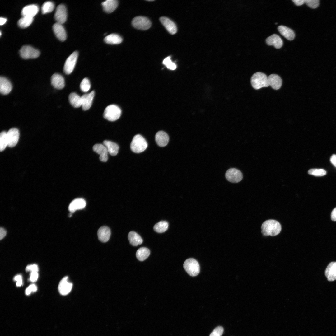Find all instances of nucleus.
Here are the masks:
<instances>
[{"label":"nucleus","mask_w":336,"mask_h":336,"mask_svg":"<svg viewBox=\"0 0 336 336\" xmlns=\"http://www.w3.org/2000/svg\"><path fill=\"white\" fill-rule=\"evenodd\" d=\"M261 232L264 236H274L279 234L281 230L280 223L277 221L269 219L264 221L261 227Z\"/></svg>","instance_id":"f257e3e1"},{"label":"nucleus","mask_w":336,"mask_h":336,"mask_svg":"<svg viewBox=\"0 0 336 336\" xmlns=\"http://www.w3.org/2000/svg\"><path fill=\"white\" fill-rule=\"evenodd\" d=\"M251 83L253 88L256 90L269 86L268 77L265 74L260 72H257L252 75Z\"/></svg>","instance_id":"f03ea898"},{"label":"nucleus","mask_w":336,"mask_h":336,"mask_svg":"<svg viewBox=\"0 0 336 336\" xmlns=\"http://www.w3.org/2000/svg\"><path fill=\"white\" fill-rule=\"evenodd\" d=\"M147 147V142L141 135L137 134L133 138L130 144L131 150L136 153H140L146 150Z\"/></svg>","instance_id":"7ed1b4c3"},{"label":"nucleus","mask_w":336,"mask_h":336,"mask_svg":"<svg viewBox=\"0 0 336 336\" xmlns=\"http://www.w3.org/2000/svg\"><path fill=\"white\" fill-rule=\"evenodd\" d=\"M121 113L120 108L118 106L111 105L107 106L103 113L104 118L111 121H114L119 118Z\"/></svg>","instance_id":"20e7f679"},{"label":"nucleus","mask_w":336,"mask_h":336,"mask_svg":"<svg viewBox=\"0 0 336 336\" xmlns=\"http://www.w3.org/2000/svg\"><path fill=\"white\" fill-rule=\"evenodd\" d=\"M183 267L187 273L190 276H195L200 271L199 265L198 262L193 258L187 259L184 262Z\"/></svg>","instance_id":"39448f33"},{"label":"nucleus","mask_w":336,"mask_h":336,"mask_svg":"<svg viewBox=\"0 0 336 336\" xmlns=\"http://www.w3.org/2000/svg\"><path fill=\"white\" fill-rule=\"evenodd\" d=\"M132 24L135 28L142 30L149 29L151 26V23L147 18L143 16H137L132 20Z\"/></svg>","instance_id":"423d86ee"},{"label":"nucleus","mask_w":336,"mask_h":336,"mask_svg":"<svg viewBox=\"0 0 336 336\" xmlns=\"http://www.w3.org/2000/svg\"><path fill=\"white\" fill-rule=\"evenodd\" d=\"M19 53L21 57L25 59L35 58L40 54V51L29 45H24L21 49Z\"/></svg>","instance_id":"0eeeda50"},{"label":"nucleus","mask_w":336,"mask_h":336,"mask_svg":"<svg viewBox=\"0 0 336 336\" xmlns=\"http://www.w3.org/2000/svg\"><path fill=\"white\" fill-rule=\"evenodd\" d=\"M78 53L74 51L66 59L63 67V71L67 74H69L73 71L75 67L77 58Z\"/></svg>","instance_id":"6e6552de"},{"label":"nucleus","mask_w":336,"mask_h":336,"mask_svg":"<svg viewBox=\"0 0 336 336\" xmlns=\"http://www.w3.org/2000/svg\"><path fill=\"white\" fill-rule=\"evenodd\" d=\"M225 176L228 181L233 183L239 182L243 178L241 172L239 170L235 168L228 169L226 171Z\"/></svg>","instance_id":"1a4fd4ad"},{"label":"nucleus","mask_w":336,"mask_h":336,"mask_svg":"<svg viewBox=\"0 0 336 336\" xmlns=\"http://www.w3.org/2000/svg\"><path fill=\"white\" fill-rule=\"evenodd\" d=\"M67 17V10L65 6L63 4L58 5L56 8L54 15L57 22L62 24L66 21Z\"/></svg>","instance_id":"9d476101"},{"label":"nucleus","mask_w":336,"mask_h":336,"mask_svg":"<svg viewBox=\"0 0 336 336\" xmlns=\"http://www.w3.org/2000/svg\"><path fill=\"white\" fill-rule=\"evenodd\" d=\"M19 137L18 130L16 128H12L7 132L8 146L13 147L18 142Z\"/></svg>","instance_id":"9b49d317"},{"label":"nucleus","mask_w":336,"mask_h":336,"mask_svg":"<svg viewBox=\"0 0 336 336\" xmlns=\"http://www.w3.org/2000/svg\"><path fill=\"white\" fill-rule=\"evenodd\" d=\"M72 284L68 281V277L63 278L60 282L58 286V290L59 293L63 295L68 294L72 290Z\"/></svg>","instance_id":"f8f14e48"},{"label":"nucleus","mask_w":336,"mask_h":336,"mask_svg":"<svg viewBox=\"0 0 336 336\" xmlns=\"http://www.w3.org/2000/svg\"><path fill=\"white\" fill-rule=\"evenodd\" d=\"M93 151L100 155L99 159L102 161L105 162L108 159V153L106 147L103 144H96L93 147Z\"/></svg>","instance_id":"ddd939ff"},{"label":"nucleus","mask_w":336,"mask_h":336,"mask_svg":"<svg viewBox=\"0 0 336 336\" xmlns=\"http://www.w3.org/2000/svg\"><path fill=\"white\" fill-rule=\"evenodd\" d=\"M160 20L166 30L170 34L173 35L176 33L177 28L175 23L169 18L165 16L160 18Z\"/></svg>","instance_id":"4468645a"},{"label":"nucleus","mask_w":336,"mask_h":336,"mask_svg":"<svg viewBox=\"0 0 336 336\" xmlns=\"http://www.w3.org/2000/svg\"><path fill=\"white\" fill-rule=\"evenodd\" d=\"M86 204L85 200L82 198H77L74 199L69 204L68 210L72 213L77 210L84 208Z\"/></svg>","instance_id":"2eb2a0df"},{"label":"nucleus","mask_w":336,"mask_h":336,"mask_svg":"<svg viewBox=\"0 0 336 336\" xmlns=\"http://www.w3.org/2000/svg\"><path fill=\"white\" fill-rule=\"evenodd\" d=\"M62 25L56 22L53 25V29L56 37L60 41H63L67 38V34Z\"/></svg>","instance_id":"dca6fc26"},{"label":"nucleus","mask_w":336,"mask_h":336,"mask_svg":"<svg viewBox=\"0 0 336 336\" xmlns=\"http://www.w3.org/2000/svg\"><path fill=\"white\" fill-rule=\"evenodd\" d=\"M95 95L94 91L90 93L83 95L81 97L82 107L84 110H88L91 106Z\"/></svg>","instance_id":"f3484780"},{"label":"nucleus","mask_w":336,"mask_h":336,"mask_svg":"<svg viewBox=\"0 0 336 336\" xmlns=\"http://www.w3.org/2000/svg\"><path fill=\"white\" fill-rule=\"evenodd\" d=\"M51 82L52 85L57 89H61L65 86L64 78L61 75L58 73H54L52 76Z\"/></svg>","instance_id":"a211bd4d"},{"label":"nucleus","mask_w":336,"mask_h":336,"mask_svg":"<svg viewBox=\"0 0 336 336\" xmlns=\"http://www.w3.org/2000/svg\"><path fill=\"white\" fill-rule=\"evenodd\" d=\"M269 86L274 90H278L281 86L282 81L279 76L276 74H271L268 77Z\"/></svg>","instance_id":"6ab92c4d"},{"label":"nucleus","mask_w":336,"mask_h":336,"mask_svg":"<svg viewBox=\"0 0 336 336\" xmlns=\"http://www.w3.org/2000/svg\"><path fill=\"white\" fill-rule=\"evenodd\" d=\"M39 8L35 4L27 5L22 9L21 15L22 16H28L33 17L38 12Z\"/></svg>","instance_id":"aec40b11"},{"label":"nucleus","mask_w":336,"mask_h":336,"mask_svg":"<svg viewBox=\"0 0 336 336\" xmlns=\"http://www.w3.org/2000/svg\"><path fill=\"white\" fill-rule=\"evenodd\" d=\"M325 274L328 281H332L336 279V262H332L329 264Z\"/></svg>","instance_id":"412c9836"},{"label":"nucleus","mask_w":336,"mask_h":336,"mask_svg":"<svg viewBox=\"0 0 336 336\" xmlns=\"http://www.w3.org/2000/svg\"><path fill=\"white\" fill-rule=\"evenodd\" d=\"M12 89V85L9 81L5 77H0V92L2 94H8Z\"/></svg>","instance_id":"4be33fe9"},{"label":"nucleus","mask_w":336,"mask_h":336,"mask_svg":"<svg viewBox=\"0 0 336 336\" xmlns=\"http://www.w3.org/2000/svg\"><path fill=\"white\" fill-rule=\"evenodd\" d=\"M267 44L269 45H273L276 48H280L282 46L283 41L280 37L276 34H273L268 37L266 39Z\"/></svg>","instance_id":"5701e85b"},{"label":"nucleus","mask_w":336,"mask_h":336,"mask_svg":"<svg viewBox=\"0 0 336 336\" xmlns=\"http://www.w3.org/2000/svg\"><path fill=\"white\" fill-rule=\"evenodd\" d=\"M155 138L157 145L161 147L166 146L169 141L168 135L165 132L162 131H158L156 133Z\"/></svg>","instance_id":"b1692460"},{"label":"nucleus","mask_w":336,"mask_h":336,"mask_svg":"<svg viewBox=\"0 0 336 336\" xmlns=\"http://www.w3.org/2000/svg\"><path fill=\"white\" fill-rule=\"evenodd\" d=\"M111 235L110 229L106 226L101 227L98 230L97 235L99 240L103 242H106L109 240Z\"/></svg>","instance_id":"393cba45"},{"label":"nucleus","mask_w":336,"mask_h":336,"mask_svg":"<svg viewBox=\"0 0 336 336\" xmlns=\"http://www.w3.org/2000/svg\"><path fill=\"white\" fill-rule=\"evenodd\" d=\"M118 2L116 0H107L102 3L104 10L106 13H110L117 7Z\"/></svg>","instance_id":"a878e982"},{"label":"nucleus","mask_w":336,"mask_h":336,"mask_svg":"<svg viewBox=\"0 0 336 336\" xmlns=\"http://www.w3.org/2000/svg\"><path fill=\"white\" fill-rule=\"evenodd\" d=\"M280 33L289 40L294 39L295 36L294 31L291 29L283 26H280L278 27Z\"/></svg>","instance_id":"bb28decb"},{"label":"nucleus","mask_w":336,"mask_h":336,"mask_svg":"<svg viewBox=\"0 0 336 336\" xmlns=\"http://www.w3.org/2000/svg\"><path fill=\"white\" fill-rule=\"evenodd\" d=\"M104 144L107 148L108 153L112 156H115L118 153L119 146L116 143L110 141L105 140Z\"/></svg>","instance_id":"cd10ccee"},{"label":"nucleus","mask_w":336,"mask_h":336,"mask_svg":"<svg viewBox=\"0 0 336 336\" xmlns=\"http://www.w3.org/2000/svg\"><path fill=\"white\" fill-rule=\"evenodd\" d=\"M128 239L130 243L133 246H137L141 245L143 240L140 236L135 232L131 231L128 235Z\"/></svg>","instance_id":"c85d7f7f"},{"label":"nucleus","mask_w":336,"mask_h":336,"mask_svg":"<svg viewBox=\"0 0 336 336\" xmlns=\"http://www.w3.org/2000/svg\"><path fill=\"white\" fill-rule=\"evenodd\" d=\"M104 40L105 43L108 44H117L121 43L123 39L119 35L112 34L105 37Z\"/></svg>","instance_id":"c756f323"},{"label":"nucleus","mask_w":336,"mask_h":336,"mask_svg":"<svg viewBox=\"0 0 336 336\" xmlns=\"http://www.w3.org/2000/svg\"><path fill=\"white\" fill-rule=\"evenodd\" d=\"M150 254V250L147 248L142 247L139 248L136 252L137 259L140 261H143L147 259Z\"/></svg>","instance_id":"7c9ffc66"},{"label":"nucleus","mask_w":336,"mask_h":336,"mask_svg":"<svg viewBox=\"0 0 336 336\" xmlns=\"http://www.w3.org/2000/svg\"><path fill=\"white\" fill-rule=\"evenodd\" d=\"M69 100L71 105L75 108H79L82 106L81 97L75 93H72L69 95Z\"/></svg>","instance_id":"2f4dec72"},{"label":"nucleus","mask_w":336,"mask_h":336,"mask_svg":"<svg viewBox=\"0 0 336 336\" xmlns=\"http://www.w3.org/2000/svg\"><path fill=\"white\" fill-rule=\"evenodd\" d=\"M33 17L28 16H22L18 21V26L21 28H24L29 26L32 22Z\"/></svg>","instance_id":"473e14b6"},{"label":"nucleus","mask_w":336,"mask_h":336,"mask_svg":"<svg viewBox=\"0 0 336 336\" xmlns=\"http://www.w3.org/2000/svg\"><path fill=\"white\" fill-rule=\"evenodd\" d=\"M168 223L166 221H161L156 223L153 227L154 230L157 233L165 232L168 227Z\"/></svg>","instance_id":"72a5a7b5"},{"label":"nucleus","mask_w":336,"mask_h":336,"mask_svg":"<svg viewBox=\"0 0 336 336\" xmlns=\"http://www.w3.org/2000/svg\"><path fill=\"white\" fill-rule=\"evenodd\" d=\"M54 8V3L49 1L44 2L41 7V12L43 14H45L52 12Z\"/></svg>","instance_id":"f704fd0d"},{"label":"nucleus","mask_w":336,"mask_h":336,"mask_svg":"<svg viewBox=\"0 0 336 336\" xmlns=\"http://www.w3.org/2000/svg\"><path fill=\"white\" fill-rule=\"evenodd\" d=\"M8 146L7 138V132L5 131H2L0 134V150L3 151Z\"/></svg>","instance_id":"c9c22d12"},{"label":"nucleus","mask_w":336,"mask_h":336,"mask_svg":"<svg viewBox=\"0 0 336 336\" xmlns=\"http://www.w3.org/2000/svg\"><path fill=\"white\" fill-rule=\"evenodd\" d=\"M91 88V84L89 80L86 78H84L81 81L80 85V88L83 92H87L89 91Z\"/></svg>","instance_id":"e433bc0d"},{"label":"nucleus","mask_w":336,"mask_h":336,"mask_svg":"<svg viewBox=\"0 0 336 336\" xmlns=\"http://www.w3.org/2000/svg\"><path fill=\"white\" fill-rule=\"evenodd\" d=\"M170 58V56L166 57L163 60L162 63L166 65L168 68L174 70L176 68V65L175 63L172 61Z\"/></svg>","instance_id":"4c0bfd02"},{"label":"nucleus","mask_w":336,"mask_h":336,"mask_svg":"<svg viewBox=\"0 0 336 336\" xmlns=\"http://www.w3.org/2000/svg\"><path fill=\"white\" fill-rule=\"evenodd\" d=\"M308 173L310 175L315 176H321L325 175L326 171L323 169H310Z\"/></svg>","instance_id":"58836bf2"},{"label":"nucleus","mask_w":336,"mask_h":336,"mask_svg":"<svg viewBox=\"0 0 336 336\" xmlns=\"http://www.w3.org/2000/svg\"><path fill=\"white\" fill-rule=\"evenodd\" d=\"M305 3L310 7L315 9L318 7L319 1L318 0H305Z\"/></svg>","instance_id":"ea45409f"},{"label":"nucleus","mask_w":336,"mask_h":336,"mask_svg":"<svg viewBox=\"0 0 336 336\" xmlns=\"http://www.w3.org/2000/svg\"><path fill=\"white\" fill-rule=\"evenodd\" d=\"M37 287L34 284H31L26 289L25 293L26 295H29L31 292H36L37 290Z\"/></svg>","instance_id":"a19ab883"},{"label":"nucleus","mask_w":336,"mask_h":336,"mask_svg":"<svg viewBox=\"0 0 336 336\" xmlns=\"http://www.w3.org/2000/svg\"><path fill=\"white\" fill-rule=\"evenodd\" d=\"M26 270L27 271L37 272L38 271V266L35 264L28 265L26 266Z\"/></svg>","instance_id":"79ce46f5"},{"label":"nucleus","mask_w":336,"mask_h":336,"mask_svg":"<svg viewBox=\"0 0 336 336\" xmlns=\"http://www.w3.org/2000/svg\"><path fill=\"white\" fill-rule=\"evenodd\" d=\"M38 277V274L37 272H31L30 278V280L32 282H35L37 281Z\"/></svg>","instance_id":"37998d69"},{"label":"nucleus","mask_w":336,"mask_h":336,"mask_svg":"<svg viewBox=\"0 0 336 336\" xmlns=\"http://www.w3.org/2000/svg\"><path fill=\"white\" fill-rule=\"evenodd\" d=\"M224 329L223 327L221 326H218L215 328L213 332H215L220 336H221L223 333Z\"/></svg>","instance_id":"c03bdc74"},{"label":"nucleus","mask_w":336,"mask_h":336,"mask_svg":"<svg viewBox=\"0 0 336 336\" xmlns=\"http://www.w3.org/2000/svg\"><path fill=\"white\" fill-rule=\"evenodd\" d=\"M7 232L6 230L3 228H1L0 229V240L3 239L6 235Z\"/></svg>","instance_id":"a18cd8bd"},{"label":"nucleus","mask_w":336,"mask_h":336,"mask_svg":"<svg viewBox=\"0 0 336 336\" xmlns=\"http://www.w3.org/2000/svg\"><path fill=\"white\" fill-rule=\"evenodd\" d=\"M292 1L298 6L301 5L305 3V0H292Z\"/></svg>","instance_id":"49530a36"},{"label":"nucleus","mask_w":336,"mask_h":336,"mask_svg":"<svg viewBox=\"0 0 336 336\" xmlns=\"http://www.w3.org/2000/svg\"><path fill=\"white\" fill-rule=\"evenodd\" d=\"M331 217L333 221H336V207L334 209L332 212Z\"/></svg>","instance_id":"de8ad7c7"},{"label":"nucleus","mask_w":336,"mask_h":336,"mask_svg":"<svg viewBox=\"0 0 336 336\" xmlns=\"http://www.w3.org/2000/svg\"><path fill=\"white\" fill-rule=\"evenodd\" d=\"M331 163L336 167V155L333 154L330 159Z\"/></svg>","instance_id":"09e8293b"},{"label":"nucleus","mask_w":336,"mask_h":336,"mask_svg":"<svg viewBox=\"0 0 336 336\" xmlns=\"http://www.w3.org/2000/svg\"><path fill=\"white\" fill-rule=\"evenodd\" d=\"M13 280L16 282L22 280V276L20 275H17L14 277Z\"/></svg>","instance_id":"8fccbe9b"},{"label":"nucleus","mask_w":336,"mask_h":336,"mask_svg":"<svg viewBox=\"0 0 336 336\" xmlns=\"http://www.w3.org/2000/svg\"><path fill=\"white\" fill-rule=\"evenodd\" d=\"M7 19L5 18L1 17L0 19V24L1 25L4 24L7 21Z\"/></svg>","instance_id":"3c124183"},{"label":"nucleus","mask_w":336,"mask_h":336,"mask_svg":"<svg viewBox=\"0 0 336 336\" xmlns=\"http://www.w3.org/2000/svg\"><path fill=\"white\" fill-rule=\"evenodd\" d=\"M22 283V281L21 280L16 282V285L17 287L21 286Z\"/></svg>","instance_id":"603ef678"},{"label":"nucleus","mask_w":336,"mask_h":336,"mask_svg":"<svg viewBox=\"0 0 336 336\" xmlns=\"http://www.w3.org/2000/svg\"><path fill=\"white\" fill-rule=\"evenodd\" d=\"M209 336H220L218 334L215 332H212L210 335Z\"/></svg>","instance_id":"864d4df0"},{"label":"nucleus","mask_w":336,"mask_h":336,"mask_svg":"<svg viewBox=\"0 0 336 336\" xmlns=\"http://www.w3.org/2000/svg\"><path fill=\"white\" fill-rule=\"evenodd\" d=\"M72 216V213H70V214H69V217H71Z\"/></svg>","instance_id":"5fc2aeb1"},{"label":"nucleus","mask_w":336,"mask_h":336,"mask_svg":"<svg viewBox=\"0 0 336 336\" xmlns=\"http://www.w3.org/2000/svg\"><path fill=\"white\" fill-rule=\"evenodd\" d=\"M147 1H153V0H147Z\"/></svg>","instance_id":"6e6d98bb"},{"label":"nucleus","mask_w":336,"mask_h":336,"mask_svg":"<svg viewBox=\"0 0 336 336\" xmlns=\"http://www.w3.org/2000/svg\"><path fill=\"white\" fill-rule=\"evenodd\" d=\"M277 24V23H275V24Z\"/></svg>","instance_id":"4d7b16f0"}]
</instances>
